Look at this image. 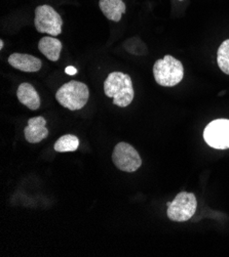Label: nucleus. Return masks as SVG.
<instances>
[{
	"label": "nucleus",
	"instance_id": "1",
	"mask_svg": "<svg viewBox=\"0 0 229 257\" xmlns=\"http://www.w3.org/2000/svg\"><path fill=\"white\" fill-rule=\"evenodd\" d=\"M104 92L113 98V104L125 108L132 104L134 99V87L130 75L121 72H112L104 82Z\"/></svg>",
	"mask_w": 229,
	"mask_h": 257
},
{
	"label": "nucleus",
	"instance_id": "2",
	"mask_svg": "<svg viewBox=\"0 0 229 257\" xmlns=\"http://www.w3.org/2000/svg\"><path fill=\"white\" fill-rule=\"evenodd\" d=\"M89 87L80 81H69L62 85L56 92V98L64 108L78 111L83 109L89 100Z\"/></svg>",
	"mask_w": 229,
	"mask_h": 257
},
{
	"label": "nucleus",
	"instance_id": "3",
	"mask_svg": "<svg viewBox=\"0 0 229 257\" xmlns=\"http://www.w3.org/2000/svg\"><path fill=\"white\" fill-rule=\"evenodd\" d=\"M154 75L157 83L165 87H173L179 84L184 77L182 63L172 56H166L156 62Z\"/></svg>",
	"mask_w": 229,
	"mask_h": 257
},
{
	"label": "nucleus",
	"instance_id": "4",
	"mask_svg": "<svg viewBox=\"0 0 229 257\" xmlns=\"http://www.w3.org/2000/svg\"><path fill=\"white\" fill-rule=\"evenodd\" d=\"M168 217L173 221L183 222L189 220L196 211L197 201L192 193L181 192L173 202H168Z\"/></svg>",
	"mask_w": 229,
	"mask_h": 257
},
{
	"label": "nucleus",
	"instance_id": "5",
	"mask_svg": "<svg viewBox=\"0 0 229 257\" xmlns=\"http://www.w3.org/2000/svg\"><path fill=\"white\" fill-rule=\"evenodd\" d=\"M34 25L39 33L55 37L62 33L63 20L54 8L44 5L36 8Z\"/></svg>",
	"mask_w": 229,
	"mask_h": 257
},
{
	"label": "nucleus",
	"instance_id": "6",
	"mask_svg": "<svg viewBox=\"0 0 229 257\" xmlns=\"http://www.w3.org/2000/svg\"><path fill=\"white\" fill-rule=\"evenodd\" d=\"M112 161L119 170L124 172H134L142 165L141 157L136 149L126 143H119L115 146Z\"/></svg>",
	"mask_w": 229,
	"mask_h": 257
},
{
	"label": "nucleus",
	"instance_id": "7",
	"mask_svg": "<svg viewBox=\"0 0 229 257\" xmlns=\"http://www.w3.org/2000/svg\"><path fill=\"white\" fill-rule=\"evenodd\" d=\"M203 140L213 149H229V120L216 119L210 122L203 132Z\"/></svg>",
	"mask_w": 229,
	"mask_h": 257
},
{
	"label": "nucleus",
	"instance_id": "8",
	"mask_svg": "<svg viewBox=\"0 0 229 257\" xmlns=\"http://www.w3.org/2000/svg\"><path fill=\"white\" fill-rule=\"evenodd\" d=\"M45 125L46 120L41 116L29 119L28 125L24 130L25 139L30 144L40 143L48 136V131Z\"/></svg>",
	"mask_w": 229,
	"mask_h": 257
},
{
	"label": "nucleus",
	"instance_id": "9",
	"mask_svg": "<svg viewBox=\"0 0 229 257\" xmlns=\"http://www.w3.org/2000/svg\"><path fill=\"white\" fill-rule=\"evenodd\" d=\"M9 64L15 69L28 73L38 72L42 66L40 59L26 54H13L9 58Z\"/></svg>",
	"mask_w": 229,
	"mask_h": 257
},
{
	"label": "nucleus",
	"instance_id": "10",
	"mask_svg": "<svg viewBox=\"0 0 229 257\" xmlns=\"http://www.w3.org/2000/svg\"><path fill=\"white\" fill-rule=\"evenodd\" d=\"M17 96L21 104L32 111H35L40 107L39 94L30 83H22L18 87Z\"/></svg>",
	"mask_w": 229,
	"mask_h": 257
},
{
	"label": "nucleus",
	"instance_id": "11",
	"mask_svg": "<svg viewBox=\"0 0 229 257\" xmlns=\"http://www.w3.org/2000/svg\"><path fill=\"white\" fill-rule=\"evenodd\" d=\"M38 49L46 59L57 62L60 59L62 42L54 36H45L39 40Z\"/></svg>",
	"mask_w": 229,
	"mask_h": 257
},
{
	"label": "nucleus",
	"instance_id": "12",
	"mask_svg": "<svg viewBox=\"0 0 229 257\" xmlns=\"http://www.w3.org/2000/svg\"><path fill=\"white\" fill-rule=\"evenodd\" d=\"M101 12L110 21L119 22L126 11L122 0H99Z\"/></svg>",
	"mask_w": 229,
	"mask_h": 257
},
{
	"label": "nucleus",
	"instance_id": "13",
	"mask_svg": "<svg viewBox=\"0 0 229 257\" xmlns=\"http://www.w3.org/2000/svg\"><path fill=\"white\" fill-rule=\"evenodd\" d=\"M80 147V140L73 135H65L55 143V151L59 153L74 152Z\"/></svg>",
	"mask_w": 229,
	"mask_h": 257
},
{
	"label": "nucleus",
	"instance_id": "14",
	"mask_svg": "<svg viewBox=\"0 0 229 257\" xmlns=\"http://www.w3.org/2000/svg\"><path fill=\"white\" fill-rule=\"evenodd\" d=\"M217 63L222 72L229 75V39L225 40L218 48Z\"/></svg>",
	"mask_w": 229,
	"mask_h": 257
},
{
	"label": "nucleus",
	"instance_id": "15",
	"mask_svg": "<svg viewBox=\"0 0 229 257\" xmlns=\"http://www.w3.org/2000/svg\"><path fill=\"white\" fill-rule=\"evenodd\" d=\"M65 71H66V73L69 74V75H75L76 73H78V70H76L74 67H71V66L67 67Z\"/></svg>",
	"mask_w": 229,
	"mask_h": 257
},
{
	"label": "nucleus",
	"instance_id": "16",
	"mask_svg": "<svg viewBox=\"0 0 229 257\" xmlns=\"http://www.w3.org/2000/svg\"><path fill=\"white\" fill-rule=\"evenodd\" d=\"M4 45H5L4 40H0V49H3V48H4Z\"/></svg>",
	"mask_w": 229,
	"mask_h": 257
}]
</instances>
